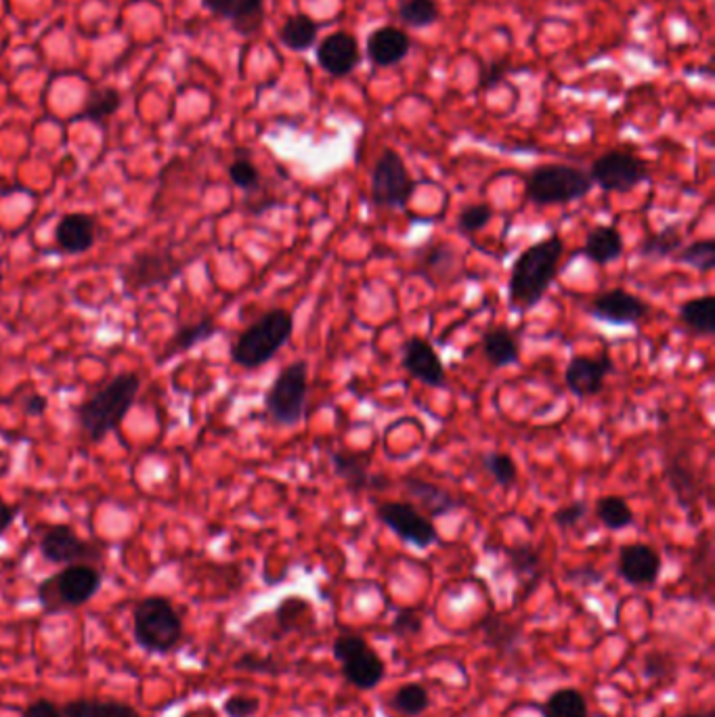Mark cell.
<instances>
[{"instance_id":"6da1fadb","label":"cell","mask_w":715,"mask_h":717,"mask_svg":"<svg viewBox=\"0 0 715 717\" xmlns=\"http://www.w3.org/2000/svg\"><path fill=\"white\" fill-rule=\"evenodd\" d=\"M563 255L565 241L560 236L542 239L520 252L508 279V305L513 311L527 313L544 300Z\"/></svg>"},{"instance_id":"7a4b0ae2","label":"cell","mask_w":715,"mask_h":717,"mask_svg":"<svg viewBox=\"0 0 715 717\" xmlns=\"http://www.w3.org/2000/svg\"><path fill=\"white\" fill-rule=\"evenodd\" d=\"M141 380L137 374L116 376L76 409V420L89 441L101 442L125 422L137 401Z\"/></svg>"},{"instance_id":"3957f363","label":"cell","mask_w":715,"mask_h":717,"mask_svg":"<svg viewBox=\"0 0 715 717\" xmlns=\"http://www.w3.org/2000/svg\"><path fill=\"white\" fill-rule=\"evenodd\" d=\"M294 317L284 309L262 315L231 345V361L244 369L262 368L292 338Z\"/></svg>"},{"instance_id":"277c9868","label":"cell","mask_w":715,"mask_h":717,"mask_svg":"<svg viewBox=\"0 0 715 717\" xmlns=\"http://www.w3.org/2000/svg\"><path fill=\"white\" fill-rule=\"evenodd\" d=\"M135 643L147 653L166 655L183 638V621L165 596H147L132 610Z\"/></svg>"},{"instance_id":"5b68a950","label":"cell","mask_w":715,"mask_h":717,"mask_svg":"<svg viewBox=\"0 0 715 717\" xmlns=\"http://www.w3.org/2000/svg\"><path fill=\"white\" fill-rule=\"evenodd\" d=\"M592 179L582 168L569 165H542L525 179V196L535 206H556L586 198Z\"/></svg>"},{"instance_id":"8992f818","label":"cell","mask_w":715,"mask_h":717,"mask_svg":"<svg viewBox=\"0 0 715 717\" xmlns=\"http://www.w3.org/2000/svg\"><path fill=\"white\" fill-rule=\"evenodd\" d=\"M101 572L92 565H70L38 584V603L47 613L85 607L101 589Z\"/></svg>"},{"instance_id":"52a82bcc","label":"cell","mask_w":715,"mask_h":717,"mask_svg":"<svg viewBox=\"0 0 715 717\" xmlns=\"http://www.w3.org/2000/svg\"><path fill=\"white\" fill-rule=\"evenodd\" d=\"M309 395V364L294 361L277 374L265 395V411L279 426H296L305 418Z\"/></svg>"},{"instance_id":"ba28073f","label":"cell","mask_w":715,"mask_h":717,"mask_svg":"<svg viewBox=\"0 0 715 717\" xmlns=\"http://www.w3.org/2000/svg\"><path fill=\"white\" fill-rule=\"evenodd\" d=\"M185 260L175 257L170 248H147L135 255L129 265L120 269L122 288L127 295L143 292L149 288H158L170 283L183 271Z\"/></svg>"},{"instance_id":"9c48e42d","label":"cell","mask_w":715,"mask_h":717,"mask_svg":"<svg viewBox=\"0 0 715 717\" xmlns=\"http://www.w3.org/2000/svg\"><path fill=\"white\" fill-rule=\"evenodd\" d=\"M331 653L342 665V676L359 690H371L385 680L386 665L378 653L357 634H342Z\"/></svg>"},{"instance_id":"30bf717a","label":"cell","mask_w":715,"mask_h":717,"mask_svg":"<svg viewBox=\"0 0 715 717\" xmlns=\"http://www.w3.org/2000/svg\"><path fill=\"white\" fill-rule=\"evenodd\" d=\"M416 191L404 158L395 149H385L371 170V200L378 208H405Z\"/></svg>"},{"instance_id":"8fae6325","label":"cell","mask_w":715,"mask_h":717,"mask_svg":"<svg viewBox=\"0 0 715 717\" xmlns=\"http://www.w3.org/2000/svg\"><path fill=\"white\" fill-rule=\"evenodd\" d=\"M587 175L606 193H627L648 179V166L629 151L613 149L594 160Z\"/></svg>"},{"instance_id":"7c38bea8","label":"cell","mask_w":715,"mask_h":717,"mask_svg":"<svg viewBox=\"0 0 715 717\" xmlns=\"http://www.w3.org/2000/svg\"><path fill=\"white\" fill-rule=\"evenodd\" d=\"M376 516L399 539L416 546L418 550H426L439 541V531L433 525V518L423 515L409 501H383L376 508Z\"/></svg>"},{"instance_id":"4fadbf2b","label":"cell","mask_w":715,"mask_h":717,"mask_svg":"<svg viewBox=\"0 0 715 717\" xmlns=\"http://www.w3.org/2000/svg\"><path fill=\"white\" fill-rule=\"evenodd\" d=\"M38 552L42 554L44 560L59 567L89 565V560H97L101 556L97 546L85 541L68 525L49 527L38 541Z\"/></svg>"},{"instance_id":"5bb4252c","label":"cell","mask_w":715,"mask_h":717,"mask_svg":"<svg viewBox=\"0 0 715 717\" xmlns=\"http://www.w3.org/2000/svg\"><path fill=\"white\" fill-rule=\"evenodd\" d=\"M587 311L598 321L610 326H636L648 315L651 307L640 296L632 295L624 288H613L605 295L596 296Z\"/></svg>"},{"instance_id":"9a60e30c","label":"cell","mask_w":715,"mask_h":717,"mask_svg":"<svg viewBox=\"0 0 715 717\" xmlns=\"http://www.w3.org/2000/svg\"><path fill=\"white\" fill-rule=\"evenodd\" d=\"M613 369L615 364L608 352H603L600 357H573L565 371V385L575 397H598Z\"/></svg>"},{"instance_id":"2e32d148","label":"cell","mask_w":715,"mask_h":717,"mask_svg":"<svg viewBox=\"0 0 715 717\" xmlns=\"http://www.w3.org/2000/svg\"><path fill=\"white\" fill-rule=\"evenodd\" d=\"M317 63L326 74L334 78H345L349 76L361 61V51H359V40L352 37L350 32L338 30L330 37L324 38L315 51Z\"/></svg>"},{"instance_id":"e0dca14e","label":"cell","mask_w":715,"mask_h":717,"mask_svg":"<svg viewBox=\"0 0 715 717\" xmlns=\"http://www.w3.org/2000/svg\"><path fill=\"white\" fill-rule=\"evenodd\" d=\"M404 368L414 380H420L426 387H447V371L437 350L420 336H414L405 342Z\"/></svg>"},{"instance_id":"ac0fdd59","label":"cell","mask_w":715,"mask_h":717,"mask_svg":"<svg viewBox=\"0 0 715 717\" xmlns=\"http://www.w3.org/2000/svg\"><path fill=\"white\" fill-rule=\"evenodd\" d=\"M330 461L336 477L342 478L347 482L350 494H361L367 489L388 487V478L371 475V470H369L371 460L367 454L340 449V451H331Z\"/></svg>"},{"instance_id":"d6986e66","label":"cell","mask_w":715,"mask_h":717,"mask_svg":"<svg viewBox=\"0 0 715 717\" xmlns=\"http://www.w3.org/2000/svg\"><path fill=\"white\" fill-rule=\"evenodd\" d=\"M661 567L659 552L646 544H629L619 552L617 570L629 586L646 588L657 584Z\"/></svg>"},{"instance_id":"ffe728a7","label":"cell","mask_w":715,"mask_h":717,"mask_svg":"<svg viewBox=\"0 0 715 717\" xmlns=\"http://www.w3.org/2000/svg\"><path fill=\"white\" fill-rule=\"evenodd\" d=\"M97 241V221L85 212L63 215L56 225V246L70 257L89 252Z\"/></svg>"},{"instance_id":"44dd1931","label":"cell","mask_w":715,"mask_h":717,"mask_svg":"<svg viewBox=\"0 0 715 717\" xmlns=\"http://www.w3.org/2000/svg\"><path fill=\"white\" fill-rule=\"evenodd\" d=\"M411 51V40L397 26L376 28L366 42L367 59L376 68H393L401 63Z\"/></svg>"},{"instance_id":"7402d4cb","label":"cell","mask_w":715,"mask_h":717,"mask_svg":"<svg viewBox=\"0 0 715 717\" xmlns=\"http://www.w3.org/2000/svg\"><path fill=\"white\" fill-rule=\"evenodd\" d=\"M203 7L217 18L231 21L239 34H257L265 19V0H202Z\"/></svg>"},{"instance_id":"603a6c76","label":"cell","mask_w":715,"mask_h":717,"mask_svg":"<svg viewBox=\"0 0 715 717\" xmlns=\"http://www.w3.org/2000/svg\"><path fill=\"white\" fill-rule=\"evenodd\" d=\"M405 491L407 496L414 497L424 510L430 515V518H439V516L451 515L458 508H461V499L451 496L447 489H443L439 485L424 480L418 477H407L404 480Z\"/></svg>"},{"instance_id":"cb8c5ba5","label":"cell","mask_w":715,"mask_h":717,"mask_svg":"<svg viewBox=\"0 0 715 717\" xmlns=\"http://www.w3.org/2000/svg\"><path fill=\"white\" fill-rule=\"evenodd\" d=\"M582 255L600 267L615 262L624 255L622 231L615 225H598V227L589 229Z\"/></svg>"},{"instance_id":"d4e9b609","label":"cell","mask_w":715,"mask_h":717,"mask_svg":"<svg viewBox=\"0 0 715 717\" xmlns=\"http://www.w3.org/2000/svg\"><path fill=\"white\" fill-rule=\"evenodd\" d=\"M480 347H483L485 359L496 368L514 366L518 361V357H520L518 336L513 330L504 328V326L485 331L483 340H480Z\"/></svg>"},{"instance_id":"484cf974","label":"cell","mask_w":715,"mask_h":717,"mask_svg":"<svg viewBox=\"0 0 715 717\" xmlns=\"http://www.w3.org/2000/svg\"><path fill=\"white\" fill-rule=\"evenodd\" d=\"M217 333H219V326L215 323V319H212V317H202V319H200V321H196V323L181 326V328L177 330V333L168 340L166 350L162 352V357H160V364H165L168 359H172V357L181 355L185 350L193 349L196 345L210 340V338H212V336H217Z\"/></svg>"},{"instance_id":"4316f807","label":"cell","mask_w":715,"mask_h":717,"mask_svg":"<svg viewBox=\"0 0 715 717\" xmlns=\"http://www.w3.org/2000/svg\"><path fill=\"white\" fill-rule=\"evenodd\" d=\"M679 321L686 330L697 336H714L715 333V296H698L691 298L679 307Z\"/></svg>"},{"instance_id":"83f0119b","label":"cell","mask_w":715,"mask_h":717,"mask_svg":"<svg viewBox=\"0 0 715 717\" xmlns=\"http://www.w3.org/2000/svg\"><path fill=\"white\" fill-rule=\"evenodd\" d=\"M317 34H319V23L307 13H294L284 21V26L277 32L281 44L296 53L309 51L317 40Z\"/></svg>"},{"instance_id":"f1b7e54d","label":"cell","mask_w":715,"mask_h":717,"mask_svg":"<svg viewBox=\"0 0 715 717\" xmlns=\"http://www.w3.org/2000/svg\"><path fill=\"white\" fill-rule=\"evenodd\" d=\"M276 624L279 634L309 631L315 624L312 607L302 598H286L276 610Z\"/></svg>"},{"instance_id":"f546056e","label":"cell","mask_w":715,"mask_h":717,"mask_svg":"<svg viewBox=\"0 0 715 717\" xmlns=\"http://www.w3.org/2000/svg\"><path fill=\"white\" fill-rule=\"evenodd\" d=\"M63 717H141L137 709L118 700L78 699L61 709Z\"/></svg>"},{"instance_id":"4dcf8cb0","label":"cell","mask_w":715,"mask_h":717,"mask_svg":"<svg viewBox=\"0 0 715 717\" xmlns=\"http://www.w3.org/2000/svg\"><path fill=\"white\" fill-rule=\"evenodd\" d=\"M120 103H122V97L116 89H111V87L92 89L85 101V108L80 111V118L89 120L92 125H106L118 111Z\"/></svg>"},{"instance_id":"1f68e13d","label":"cell","mask_w":715,"mask_h":717,"mask_svg":"<svg viewBox=\"0 0 715 717\" xmlns=\"http://www.w3.org/2000/svg\"><path fill=\"white\" fill-rule=\"evenodd\" d=\"M544 717H589L587 703L579 690L563 688L556 690L550 699L542 705Z\"/></svg>"},{"instance_id":"d6a6232c","label":"cell","mask_w":715,"mask_h":717,"mask_svg":"<svg viewBox=\"0 0 715 717\" xmlns=\"http://www.w3.org/2000/svg\"><path fill=\"white\" fill-rule=\"evenodd\" d=\"M596 516L610 531H622L625 527L634 525V512L624 497L606 496L596 501Z\"/></svg>"},{"instance_id":"836d02e7","label":"cell","mask_w":715,"mask_h":717,"mask_svg":"<svg viewBox=\"0 0 715 717\" xmlns=\"http://www.w3.org/2000/svg\"><path fill=\"white\" fill-rule=\"evenodd\" d=\"M397 16L405 26L414 30H423L439 21L440 9L437 0H401Z\"/></svg>"},{"instance_id":"e575fe53","label":"cell","mask_w":715,"mask_h":717,"mask_svg":"<svg viewBox=\"0 0 715 717\" xmlns=\"http://www.w3.org/2000/svg\"><path fill=\"white\" fill-rule=\"evenodd\" d=\"M679 248H682L679 227L678 225H669V227L661 229L659 233H653L644 239L640 255L643 258H651V260H661V258L674 257Z\"/></svg>"},{"instance_id":"d590c367","label":"cell","mask_w":715,"mask_h":717,"mask_svg":"<svg viewBox=\"0 0 715 717\" xmlns=\"http://www.w3.org/2000/svg\"><path fill=\"white\" fill-rule=\"evenodd\" d=\"M390 707L401 716L418 717L430 707V697L420 684H405L390 697Z\"/></svg>"},{"instance_id":"8d00e7d4","label":"cell","mask_w":715,"mask_h":717,"mask_svg":"<svg viewBox=\"0 0 715 717\" xmlns=\"http://www.w3.org/2000/svg\"><path fill=\"white\" fill-rule=\"evenodd\" d=\"M674 260L693 267L698 273H712L715 269V239H701L686 248H679L674 255Z\"/></svg>"},{"instance_id":"74e56055","label":"cell","mask_w":715,"mask_h":717,"mask_svg":"<svg viewBox=\"0 0 715 717\" xmlns=\"http://www.w3.org/2000/svg\"><path fill=\"white\" fill-rule=\"evenodd\" d=\"M480 631H483V640L485 644H489L491 648L496 650H502V653H508L513 650L514 644L518 640L520 636V629L502 619V617H487L480 621Z\"/></svg>"},{"instance_id":"f35d334b","label":"cell","mask_w":715,"mask_h":717,"mask_svg":"<svg viewBox=\"0 0 715 717\" xmlns=\"http://www.w3.org/2000/svg\"><path fill=\"white\" fill-rule=\"evenodd\" d=\"M506 554H508L510 569L514 570V575L518 579H525V581H532V584L539 579V575H542V556L533 546H529V544L514 546Z\"/></svg>"},{"instance_id":"ab89813d","label":"cell","mask_w":715,"mask_h":717,"mask_svg":"<svg viewBox=\"0 0 715 717\" xmlns=\"http://www.w3.org/2000/svg\"><path fill=\"white\" fill-rule=\"evenodd\" d=\"M483 466L494 477L499 487L508 489L516 482L518 468H516V461L513 460V456L499 454V451H489V454L483 456Z\"/></svg>"},{"instance_id":"60d3db41","label":"cell","mask_w":715,"mask_h":717,"mask_svg":"<svg viewBox=\"0 0 715 717\" xmlns=\"http://www.w3.org/2000/svg\"><path fill=\"white\" fill-rule=\"evenodd\" d=\"M229 179L238 189L248 191V193L257 191L258 187H260V172H258L257 165L246 156L236 158L229 165Z\"/></svg>"},{"instance_id":"b9f144b4","label":"cell","mask_w":715,"mask_h":717,"mask_svg":"<svg viewBox=\"0 0 715 717\" xmlns=\"http://www.w3.org/2000/svg\"><path fill=\"white\" fill-rule=\"evenodd\" d=\"M644 676L651 681H657V684L674 680L676 663L665 653H648L644 657Z\"/></svg>"},{"instance_id":"7bdbcfd3","label":"cell","mask_w":715,"mask_h":717,"mask_svg":"<svg viewBox=\"0 0 715 717\" xmlns=\"http://www.w3.org/2000/svg\"><path fill=\"white\" fill-rule=\"evenodd\" d=\"M494 219V210L487 203H473L458 215L459 229L464 233H477Z\"/></svg>"},{"instance_id":"ee69618b","label":"cell","mask_w":715,"mask_h":717,"mask_svg":"<svg viewBox=\"0 0 715 717\" xmlns=\"http://www.w3.org/2000/svg\"><path fill=\"white\" fill-rule=\"evenodd\" d=\"M508 72H510V63H508L506 59L494 61V63H489V66H483V68H480V74H478V89H480V91H489V89H494V87H497V84L506 78Z\"/></svg>"},{"instance_id":"f6af8a7d","label":"cell","mask_w":715,"mask_h":717,"mask_svg":"<svg viewBox=\"0 0 715 717\" xmlns=\"http://www.w3.org/2000/svg\"><path fill=\"white\" fill-rule=\"evenodd\" d=\"M258 709H260V700L255 697H246V695H234L222 705V711L229 717L257 716Z\"/></svg>"},{"instance_id":"bcb514c9","label":"cell","mask_w":715,"mask_h":717,"mask_svg":"<svg viewBox=\"0 0 715 717\" xmlns=\"http://www.w3.org/2000/svg\"><path fill=\"white\" fill-rule=\"evenodd\" d=\"M587 506L586 501H570L567 506L558 508L554 512V522L560 527V529H573L582 522V518L586 516Z\"/></svg>"},{"instance_id":"7dc6e473","label":"cell","mask_w":715,"mask_h":717,"mask_svg":"<svg viewBox=\"0 0 715 717\" xmlns=\"http://www.w3.org/2000/svg\"><path fill=\"white\" fill-rule=\"evenodd\" d=\"M393 631L399 636V638H411V636H418L423 631V619L418 613L414 610H399L395 621H393Z\"/></svg>"},{"instance_id":"c3c4849f","label":"cell","mask_w":715,"mask_h":717,"mask_svg":"<svg viewBox=\"0 0 715 717\" xmlns=\"http://www.w3.org/2000/svg\"><path fill=\"white\" fill-rule=\"evenodd\" d=\"M236 667L241 669V671H258V674H274L279 667L274 659H262V657H257V655H246L241 657Z\"/></svg>"},{"instance_id":"681fc988","label":"cell","mask_w":715,"mask_h":717,"mask_svg":"<svg viewBox=\"0 0 715 717\" xmlns=\"http://www.w3.org/2000/svg\"><path fill=\"white\" fill-rule=\"evenodd\" d=\"M23 717H63V714L53 700L37 699L26 707Z\"/></svg>"},{"instance_id":"f907efd6","label":"cell","mask_w":715,"mask_h":717,"mask_svg":"<svg viewBox=\"0 0 715 717\" xmlns=\"http://www.w3.org/2000/svg\"><path fill=\"white\" fill-rule=\"evenodd\" d=\"M18 508L11 506L4 497H0V537L11 529V525L18 518Z\"/></svg>"},{"instance_id":"816d5d0a","label":"cell","mask_w":715,"mask_h":717,"mask_svg":"<svg viewBox=\"0 0 715 717\" xmlns=\"http://www.w3.org/2000/svg\"><path fill=\"white\" fill-rule=\"evenodd\" d=\"M47 407H49L47 397H42V395H38V392L30 395V397H26V401H23V409H26V414H28V416H42V414L47 411Z\"/></svg>"},{"instance_id":"f5cc1de1","label":"cell","mask_w":715,"mask_h":717,"mask_svg":"<svg viewBox=\"0 0 715 717\" xmlns=\"http://www.w3.org/2000/svg\"><path fill=\"white\" fill-rule=\"evenodd\" d=\"M678 717H715V714L709 709V711H693V714H684V716Z\"/></svg>"}]
</instances>
